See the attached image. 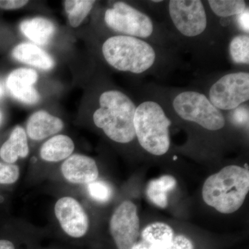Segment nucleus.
<instances>
[{
  "label": "nucleus",
  "instance_id": "obj_1",
  "mask_svg": "<svg viewBox=\"0 0 249 249\" xmlns=\"http://www.w3.org/2000/svg\"><path fill=\"white\" fill-rule=\"evenodd\" d=\"M249 191V170L228 165L206 180L202 197L206 204L221 213L230 214L240 209Z\"/></svg>",
  "mask_w": 249,
  "mask_h": 249
},
{
  "label": "nucleus",
  "instance_id": "obj_2",
  "mask_svg": "<svg viewBox=\"0 0 249 249\" xmlns=\"http://www.w3.org/2000/svg\"><path fill=\"white\" fill-rule=\"evenodd\" d=\"M100 107L93 113V120L108 138L119 143H128L135 138L133 101L118 90L105 91L99 98Z\"/></svg>",
  "mask_w": 249,
  "mask_h": 249
},
{
  "label": "nucleus",
  "instance_id": "obj_3",
  "mask_svg": "<svg viewBox=\"0 0 249 249\" xmlns=\"http://www.w3.org/2000/svg\"><path fill=\"white\" fill-rule=\"evenodd\" d=\"M103 56L110 66L121 71L141 74L150 70L157 54L148 42L127 36L108 38L103 45Z\"/></svg>",
  "mask_w": 249,
  "mask_h": 249
},
{
  "label": "nucleus",
  "instance_id": "obj_4",
  "mask_svg": "<svg viewBox=\"0 0 249 249\" xmlns=\"http://www.w3.org/2000/svg\"><path fill=\"white\" fill-rule=\"evenodd\" d=\"M134 124L139 144L145 151L161 156L169 150L171 121L158 103L147 101L141 103L136 108Z\"/></svg>",
  "mask_w": 249,
  "mask_h": 249
},
{
  "label": "nucleus",
  "instance_id": "obj_5",
  "mask_svg": "<svg viewBox=\"0 0 249 249\" xmlns=\"http://www.w3.org/2000/svg\"><path fill=\"white\" fill-rule=\"evenodd\" d=\"M173 106L183 120L196 123L208 130H219L225 126V117L222 111L203 93L183 91L174 98Z\"/></svg>",
  "mask_w": 249,
  "mask_h": 249
},
{
  "label": "nucleus",
  "instance_id": "obj_6",
  "mask_svg": "<svg viewBox=\"0 0 249 249\" xmlns=\"http://www.w3.org/2000/svg\"><path fill=\"white\" fill-rule=\"evenodd\" d=\"M105 22L112 30L137 38H147L154 31L151 18L124 1L116 2L106 11Z\"/></svg>",
  "mask_w": 249,
  "mask_h": 249
},
{
  "label": "nucleus",
  "instance_id": "obj_7",
  "mask_svg": "<svg viewBox=\"0 0 249 249\" xmlns=\"http://www.w3.org/2000/svg\"><path fill=\"white\" fill-rule=\"evenodd\" d=\"M209 99L219 110L237 108L249 99V74L235 72L224 75L210 89Z\"/></svg>",
  "mask_w": 249,
  "mask_h": 249
},
{
  "label": "nucleus",
  "instance_id": "obj_8",
  "mask_svg": "<svg viewBox=\"0 0 249 249\" xmlns=\"http://www.w3.org/2000/svg\"><path fill=\"white\" fill-rule=\"evenodd\" d=\"M168 11L175 27L186 37L201 35L207 27V15L199 0H171Z\"/></svg>",
  "mask_w": 249,
  "mask_h": 249
},
{
  "label": "nucleus",
  "instance_id": "obj_9",
  "mask_svg": "<svg viewBox=\"0 0 249 249\" xmlns=\"http://www.w3.org/2000/svg\"><path fill=\"white\" fill-rule=\"evenodd\" d=\"M109 229L118 249H132L140 231V220L135 204L132 201H124L111 216Z\"/></svg>",
  "mask_w": 249,
  "mask_h": 249
},
{
  "label": "nucleus",
  "instance_id": "obj_10",
  "mask_svg": "<svg viewBox=\"0 0 249 249\" xmlns=\"http://www.w3.org/2000/svg\"><path fill=\"white\" fill-rule=\"evenodd\" d=\"M55 217L67 235L79 238L86 235L89 219L81 205L74 198H60L55 205Z\"/></svg>",
  "mask_w": 249,
  "mask_h": 249
},
{
  "label": "nucleus",
  "instance_id": "obj_11",
  "mask_svg": "<svg viewBox=\"0 0 249 249\" xmlns=\"http://www.w3.org/2000/svg\"><path fill=\"white\" fill-rule=\"evenodd\" d=\"M37 78V73L33 69H17L6 78V88L11 96L21 103L36 104L40 98V94L34 86Z\"/></svg>",
  "mask_w": 249,
  "mask_h": 249
},
{
  "label": "nucleus",
  "instance_id": "obj_12",
  "mask_svg": "<svg viewBox=\"0 0 249 249\" xmlns=\"http://www.w3.org/2000/svg\"><path fill=\"white\" fill-rule=\"evenodd\" d=\"M64 178L69 182L88 184L97 180L98 168L91 157L81 155L70 156L61 165Z\"/></svg>",
  "mask_w": 249,
  "mask_h": 249
},
{
  "label": "nucleus",
  "instance_id": "obj_13",
  "mask_svg": "<svg viewBox=\"0 0 249 249\" xmlns=\"http://www.w3.org/2000/svg\"><path fill=\"white\" fill-rule=\"evenodd\" d=\"M64 127L61 119L47 111H36L30 116L27 124V133L34 141L43 139L58 133Z\"/></svg>",
  "mask_w": 249,
  "mask_h": 249
},
{
  "label": "nucleus",
  "instance_id": "obj_14",
  "mask_svg": "<svg viewBox=\"0 0 249 249\" xmlns=\"http://www.w3.org/2000/svg\"><path fill=\"white\" fill-rule=\"evenodd\" d=\"M12 55L18 61L45 71L52 70L55 65L53 59L45 51L29 42L16 46L13 50Z\"/></svg>",
  "mask_w": 249,
  "mask_h": 249
},
{
  "label": "nucleus",
  "instance_id": "obj_15",
  "mask_svg": "<svg viewBox=\"0 0 249 249\" xmlns=\"http://www.w3.org/2000/svg\"><path fill=\"white\" fill-rule=\"evenodd\" d=\"M29 153L27 134L22 127L17 126L0 148V157L6 163L14 164L18 159L26 158Z\"/></svg>",
  "mask_w": 249,
  "mask_h": 249
},
{
  "label": "nucleus",
  "instance_id": "obj_16",
  "mask_svg": "<svg viewBox=\"0 0 249 249\" xmlns=\"http://www.w3.org/2000/svg\"><path fill=\"white\" fill-rule=\"evenodd\" d=\"M21 32L36 45H46L55 32L53 23L43 18H34L22 21L19 25Z\"/></svg>",
  "mask_w": 249,
  "mask_h": 249
},
{
  "label": "nucleus",
  "instance_id": "obj_17",
  "mask_svg": "<svg viewBox=\"0 0 249 249\" xmlns=\"http://www.w3.org/2000/svg\"><path fill=\"white\" fill-rule=\"evenodd\" d=\"M73 141L68 136L58 134L49 139L41 147L40 155L42 160L58 162L70 157L74 150Z\"/></svg>",
  "mask_w": 249,
  "mask_h": 249
},
{
  "label": "nucleus",
  "instance_id": "obj_18",
  "mask_svg": "<svg viewBox=\"0 0 249 249\" xmlns=\"http://www.w3.org/2000/svg\"><path fill=\"white\" fill-rule=\"evenodd\" d=\"M176 185V179L171 175H163L152 180L147 186V197L156 206L164 209L168 206V193L173 191Z\"/></svg>",
  "mask_w": 249,
  "mask_h": 249
},
{
  "label": "nucleus",
  "instance_id": "obj_19",
  "mask_svg": "<svg viewBox=\"0 0 249 249\" xmlns=\"http://www.w3.org/2000/svg\"><path fill=\"white\" fill-rule=\"evenodd\" d=\"M142 240L160 247H168L173 240V229L168 224L162 222H156L150 224L142 230Z\"/></svg>",
  "mask_w": 249,
  "mask_h": 249
},
{
  "label": "nucleus",
  "instance_id": "obj_20",
  "mask_svg": "<svg viewBox=\"0 0 249 249\" xmlns=\"http://www.w3.org/2000/svg\"><path fill=\"white\" fill-rule=\"evenodd\" d=\"M96 1L91 0H67L64 1L69 22L72 27H78L89 14Z\"/></svg>",
  "mask_w": 249,
  "mask_h": 249
},
{
  "label": "nucleus",
  "instance_id": "obj_21",
  "mask_svg": "<svg viewBox=\"0 0 249 249\" xmlns=\"http://www.w3.org/2000/svg\"><path fill=\"white\" fill-rule=\"evenodd\" d=\"M208 3L213 12L221 18L239 16L247 10L243 0H209Z\"/></svg>",
  "mask_w": 249,
  "mask_h": 249
},
{
  "label": "nucleus",
  "instance_id": "obj_22",
  "mask_svg": "<svg viewBox=\"0 0 249 249\" xmlns=\"http://www.w3.org/2000/svg\"><path fill=\"white\" fill-rule=\"evenodd\" d=\"M229 53L232 61L239 65H249V36L247 34L236 36L231 41Z\"/></svg>",
  "mask_w": 249,
  "mask_h": 249
},
{
  "label": "nucleus",
  "instance_id": "obj_23",
  "mask_svg": "<svg viewBox=\"0 0 249 249\" xmlns=\"http://www.w3.org/2000/svg\"><path fill=\"white\" fill-rule=\"evenodd\" d=\"M88 191L91 199L99 203L107 202L113 195L111 186L101 180H96L88 183Z\"/></svg>",
  "mask_w": 249,
  "mask_h": 249
},
{
  "label": "nucleus",
  "instance_id": "obj_24",
  "mask_svg": "<svg viewBox=\"0 0 249 249\" xmlns=\"http://www.w3.org/2000/svg\"><path fill=\"white\" fill-rule=\"evenodd\" d=\"M19 178L18 165L0 162V184H13Z\"/></svg>",
  "mask_w": 249,
  "mask_h": 249
},
{
  "label": "nucleus",
  "instance_id": "obj_25",
  "mask_svg": "<svg viewBox=\"0 0 249 249\" xmlns=\"http://www.w3.org/2000/svg\"><path fill=\"white\" fill-rule=\"evenodd\" d=\"M168 249H194V247L189 239L183 235H178L174 237Z\"/></svg>",
  "mask_w": 249,
  "mask_h": 249
},
{
  "label": "nucleus",
  "instance_id": "obj_26",
  "mask_svg": "<svg viewBox=\"0 0 249 249\" xmlns=\"http://www.w3.org/2000/svg\"><path fill=\"white\" fill-rule=\"evenodd\" d=\"M28 2L24 0H0V8L5 10L20 9Z\"/></svg>",
  "mask_w": 249,
  "mask_h": 249
},
{
  "label": "nucleus",
  "instance_id": "obj_27",
  "mask_svg": "<svg viewBox=\"0 0 249 249\" xmlns=\"http://www.w3.org/2000/svg\"><path fill=\"white\" fill-rule=\"evenodd\" d=\"M132 249H168V247L152 245V244L147 243L145 241L142 240L141 242H137Z\"/></svg>",
  "mask_w": 249,
  "mask_h": 249
},
{
  "label": "nucleus",
  "instance_id": "obj_28",
  "mask_svg": "<svg viewBox=\"0 0 249 249\" xmlns=\"http://www.w3.org/2000/svg\"><path fill=\"white\" fill-rule=\"evenodd\" d=\"M249 9L246 10L245 12L239 15V24L241 28L246 32L249 33Z\"/></svg>",
  "mask_w": 249,
  "mask_h": 249
},
{
  "label": "nucleus",
  "instance_id": "obj_29",
  "mask_svg": "<svg viewBox=\"0 0 249 249\" xmlns=\"http://www.w3.org/2000/svg\"><path fill=\"white\" fill-rule=\"evenodd\" d=\"M0 249H16L15 246L11 241L6 240H0Z\"/></svg>",
  "mask_w": 249,
  "mask_h": 249
},
{
  "label": "nucleus",
  "instance_id": "obj_30",
  "mask_svg": "<svg viewBox=\"0 0 249 249\" xmlns=\"http://www.w3.org/2000/svg\"><path fill=\"white\" fill-rule=\"evenodd\" d=\"M5 93V87L4 83L1 80H0V98L4 96Z\"/></svg>",
  "mask_w": 249,
  "mask_h": 249
},
{
  "label": "nucleus",
  "instance_id": "obj_31",
  "mask_svg": "<svg viewBox=\"0 0 249 249\" xmlns=\"http://www.w3.org/2000/svg\"><path fill=\"white\" fill-rule=\"evenodd\" d=\"M2 113H1V111H0V124H1V121H2Z\"/></svg>",
  "mask_w": 249,
  "mask_h": 249
},
{
  "label": "nucleus",
  "instance_id": "obj_32",
  "mask_svg": "<svg viewBox=\"0 0 249 249\" xmlns=\"http://www.w3.org/2000/svg\"><path fill=\"white\" fill-rule=\"evenodd\" d=\"M162 1H152V2L160 3Z\"/></svg>",
  "mask_w": 249,
  "mask_h": 249
}]
</instances>
